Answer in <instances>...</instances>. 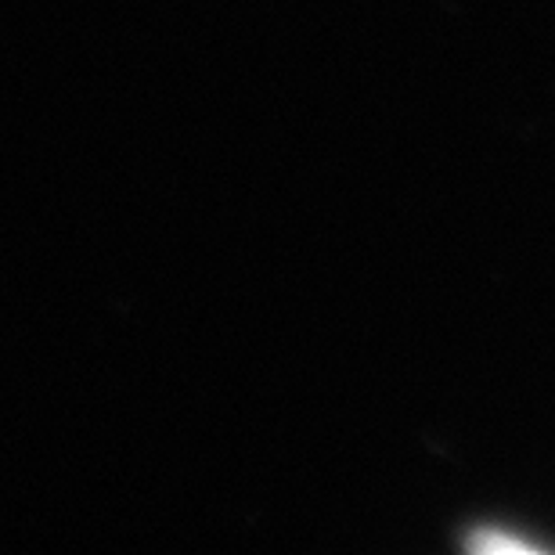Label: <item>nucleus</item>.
Segmentation results:
<instances>
[{
	"label": "nucleus",
	"instance_id": "f257e3e1",
	"mask_svg": "<svg viewBox=\"0 0 555 555\" xmlns=\"http://www.w3.org/2000/svg\"><path fill=\"white\" fill-rule=\"evenodd\" d=\"M473 548L476 552H527L524 541H516V538H494V534H483V538H476L473 541Z\"/></svg>",
	"mask_w": 555,
	"mask_h": 555
}]
</instances>
